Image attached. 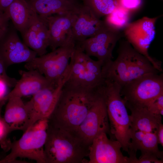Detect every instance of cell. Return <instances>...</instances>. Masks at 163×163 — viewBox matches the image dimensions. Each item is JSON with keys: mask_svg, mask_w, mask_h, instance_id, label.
I'll list each match as a JSON object with an SVG mask.
<instances>
[{"mask_svg": "<svg viewBox=\"0 0 163 163\" xmlns=\"http://www.w3.org/2000/svg\"><path fill=\"white\" fill-rule=\"evenodd\" d=\"M98 94L97 90L65 84L49 123L74 133L83 121Z\"/></svg>", "mask_w": 163, "mask_h": 163, "instance_id": "obj_1", "label": "cell"}, {"mask_svg": "<svg viewBox=\"0 0 163 163\" xmlns=\"http://www.w3.org/2000/svg\"><path fill=\"white\" fill-rule=\"evenodd\" d=\"M117 53L115 60L103 65L102 74L104 80L116 82L121 88L145 75L160 72L126 40L120 43Z\"/></svg>", "mask_w": 163, "mask_h": 163, "instance_id": "obj_2", "label": "cell"}, {"mask_svg": "<svg viewBox=\"0 0 163 163\" xmlns=\"http://www.w3.org/2000/svg\"><path fill=\"white\" fill-rule=\"evenodd\" d=\"M89 146L74 133L48 123L44 146L46 163H88Z\"/></svg>", "mask_w": 163, "mask_h": 163, "instance_id": "obj_3", "label": "cell"}, {"mask_svg": "<svg viewBox=\"0 0 163 163\" xmlns=\"http://www.w3.org/2000/svg\"><path fill=\"white\" fill-rule=\"evenodd\" d=\"M121 88L116 82L104 80V84L98 91L105 103L111 139L118 141L122 149L128 152L131 142V120L121 94Z\"/></svg>", "mask_w": 163, "mask_h": 163, "instance_id": "obj_4", "label": "cell"}, {"mask_svg": "<svg viewBox=\"0 0 163 163\" xmlns=\"http://www.w3.org/2000/svg\"><path fill=\"white\" fill-rule=\"evenodd\" d=\"M48 123L49 119H43L27 128L21 138L10 145V152L0 163H14L18 158H24L46 163L44 146Z\"/></svg>", "mask_w": 163, "mask_h": 163, "instance_id": "obj_5", "label": "cell"}, {"mask_svg": "<svg viewBox=\"0 0 163 163\" xmlns=\"http://www.w3.org/2000/svg\"><path fill=\"white\" fill-rule=\"evenodd\" d=\"M69 63L71 70L65 85L97 90L103 84L102 62L92 59L77 44H75Z\"/></svg>", "mask_w": 163, "mask_h": 163, "instance_id": "obj_6", "label": "cell"}, {"mask_svg": "<svg viewBox=\"0 0 163 163\" xmlns=\"http://www.w3.org/2000/svg\"><path fill=\"white\" fill-rule=\"evenodd\" d=\"M120 93L127 108H146L163 94V74L152 73L140 77L122 87Z\"/></svg>", "mask_w": 163, "mask_h": 163, "instance_id": "obj_7", "label": "cell"}, {"mask_svg": "<svg viewBox=\"0 0 163 163\" xmlns=\"http://www.w3.org/2000/svg\"><path fill=\"white\" fill-rule=\"evenodd\" d=\"M75 44V42H72L37 56L25 63L24 67L27 70L38 71L51 84L56 85L67 72Z\"/></svg>", "mask_w": 163, "mask_h": 163, "instance_id": "obj_8", "label": "cell"}, {"mask_svg": "<svg viewBox=\"0 0 163 163\" xmlns=\"http://www.w3.org/2000/svg\"><path fill=\"white\" fill-rule=\"evenodd\" d=\"M159 16L153 18L144 17L129 23L123 30V34L132 47L146 57L160 72L161 62L150 56L148 53L150 45L155 38V25Z\"/></svg>", "mask_w": 163, "mask_h": 163, "instance_id": "obj_9", "label": "cell"}, {"mask_svg": "<svg viewBox=\"0 0 163 163\" xmlns=\"http://www.w3.org/2000/svg\"><path fill=\"white\" fill-rule=\"evenodd\" d=\"M70 73V70L69 69L58 84L42 89L25 103L28 117L27 129L39 120L49 119L56 106Z\"/></svg>", "mask_w": 163, "mask_h": 163, "instance_id": "obj_10", "label": "cell"}, {"mask_svg": "<svg viewBox=\"0 0 163 163\" xmlns=\"http://www.w3.org/2000/svg\"><path fill=\"white\" fill-rule=\"evenodd\" d=\"M111 136L106 106L98 91L97 97L83 121L74 133L90 146L94 138L101 132Z\"/></svg>", "mask_w": 163, "mask_h": 163, "instance_id": "obj_11", "label": "cell"}, {"mask_svg": "<svg viewBox=\"0 0 163 163\" xmlns=\"http://www.w3.org/2000/svg\"><path fill=\"white\" fill-rule=\"evenodd\" d=\"M37 56V53L20 39L11 22L0 37V59L7 68L11 65L29 62Z\"/></svg>", "mask_w": 163, "mask_h": 163, "instance_id": "obj_12", "label": "cell"}, {"mask_svg": "<svg viewBox=\"0 0 163 163\" xmlns=\"http://www.w3.org/2000/svg\"><path fill=\"white\" fill-rule=\"evenodd\" d=\"M123 35L120 31L110 28L75 43L86 54L96 57L103 64L112 60L113 50Z\"/></svg>", "mask_w": 163, "mask_h": 163, "instance_id": "obj_13", "label": "cell"}, {"mask_svg": "<svg viewBox=\"0 0 163 163\" xmlns=\"http://www.w3.org/2000/svg\"><path fill=\"white\" fill-rule=\"evenodd\" d=\"M107 134L101 132L93 139L89 146L88 163H129V157L121 152L120 142L109 139Z\"/></svg>", "mask_w": 163, "mask_h": 163, "instance_id": "obj_14", "label": "cell"}, {"mask_svg": "<svg viewBox=\"0 0 163 163\" xmlns=\"http://www.w3.org/2000/svg\"><path fill=\"white\" fill-rule=\"evenodd\" d=\"M77 14H56L45 17L39 16L47 26L49 47L52 50L75 42L72 38V27Z\"/></svg>", "mask_w": 163, "mask_h": 163, "instance_id": "obj_15", "label": "cell"}, {"mask_svg": "<svg viewBox=\"0 0 163 163\" xmlns=\"http://www.w3.org/2000/svg\"><path fill=\"white\" fill-rule=\"evenodd\" d=\"M110 28L82 5L72 26L73 39L75 43L81 42Z\"/></svg>", "mask_w": 163, "mask_h": 163, "instance_id": "obj_16", "label": "cell"}, {"mask_svg": "<svg viewBox=\"0 0 163 163\" xmlns=\"http://www.w3.org/2000/svg\"><path fill=\"white\" fill-rule=\"evenodd\" d=\"M21 35L23 42L35 52L37 56L47 53L49 44L48 27L44 19L37 14Z\"/></svg>", "mask_w": 163, "mask_h": 163, "instance_id": "obj_17", "label": "cell"}, {"mask_svg": "<svg viewBox=\"0 0 163 163\" xmlns=\"http://www.w3.org/2000/svg\"><path fill=\"white\" fill-rule=\"evenodd\" d=\"M21 78L17 80L13 89L7 96L9 98L33 95L42 89L53 85L46 78L35 70H21Z\"/></svg>", "mask_w": 163, "mask_h": 163, "instance_id": "obj_18", "label": "cell"}, {"mask_svg": "<svg viewBox=\"0 0 163 163\" xmlns=\"http://www.w3.org/2000/svg\"><path fill=\"white\" fill-rule=\"evenodd\" d=\"M131 140L128 152L129 155H136L137 150L141 153L140 157H155L163 159V152L158 149L156 130L148 132L139 130L130 131Z\"/></svg>", "mask_w": 163, "mask_h": 163, "instance_id": "obj_19", "label": "cell"}, {"mask_svg": "<svg viewBox=\"0 0 163 163\" xmlns=\"http://www.w3.org/2000/svg\"><path fill=\"white\" fill-rule=\"evenodd\" d=\"M28 2L37 14L43 17L56 14H77L82 5L69 0H29Z\"/></svg>", "mask_w": 163, "mask_h": 163, "instance_id": "obj_20", "label": "cell"}, {"mask_svg": "<svg viewBox=\"0 0 163 163\" xmlns=\"http://www.w3.org/2000/svg\"><path fill=\"white\" fill-rule=\"evenodd\" d=\"M21 98L13 97L7 100L3 118L11 131L21 130L24 132L27 128L28 117Z\"/></svg>", "mask_w": 163, "mask_h": 163, "instance_id": "obj_21", "label": "cell"}, {"mask_svg": "<svg viewBox=\"0 0 163 163\" xmlns=\"http://www.w3.org/2000/svg\"><path fill=\"white\" fill-rule=\"evenodd\" d=\"M5 13L21 34L29 26L37 14L27 0H14Z\"/></svg>", "mask_w": 163, "mask_h": 163, "instance_id": "obj_22", "label": "cell"}, {"mask_svg": "<svg viewBox=\"0 0 163 163\" xmlns=\"http://www.w3.org/2000/svg\"><path fill=\"white\" fill-rule=\"evenodd\" d=\"M130 111V130L154 132L161 123V116L153 113L146 108L127 107Z\"/></svg>", "mask_w": 163, "mask_h": 163, "instance_id": "obj_23", "label": "cell"}, {"mask_svg": "<svg viewBox=\"0 0 163 163\" xmlns=\"http://www.w3.org/2000/svg\"><path fill=\"white\" fill-rule=\"evenodd\" d=\"M79 0L99 19L110 14L119 6L118 0Z\"/></svg>", "mask_w": 163, "mask_h": 163, "instance_id": "obj_24", "label": "cell"}, {"mask_svg": "<svg viewBox=\"0 0 163 163\" xmlns=\"http://www.w3.org/2000/svg\"><path fill=\"white\" fill-rule=\"evenodd\" d=\"M131 14L128 10L119 6L105 16L104 21L110 28L121 31L129 23Z\"/></svg>", "mask_w": 163, "mask_h": 163, "instance_id": "obj_25", "label": "cell"}, {"mask_svg": "<svg viewBox=\"0 0 163 163\" xmlns=\"http://www.w3.org/2000/svg\"><path fill=\"white\" fill-rule=\"evenodd\" d=\"M17 80L7 75H0V103L7 101V96L10 87H14Z\"/></svg>", "mask_w": 163, "mask_h": 163, "instance_id": "obj_26", "label": "cell"}, {"mask_svg": "<svg viewBox=\"0 0 163 163\" xmlns=\"http://www.w3.org/2000/svg\"><path fill=\"white\" fill-rule=\"evenodd\" d=\"M151 112L163 115V94L155 98L146 108Z\"/></svg>", "mask_w": 163, "mask_h": 163, "instance_id": "obj_27", "label": "cell"}, {"mask_svg": "<svg viewBox=\"0 0 163 163\" xmlns=\"http://www.w3.org/2000/svg\"><path fill=\"white\" fill-rule=\"evenodd\" d=\"M119 6L131 13L137 11L141 7L142 0H118Z\"/></svg>", "mask_w": 163, "mask_h": 163, "instance_id": "obj_28", "label": "cell"}, {"mask_svg": "<svg viewBox=\"0 0 163 163\" xmlns=\"http://www.w3.org/2000/svg\"><path fill=\"white\" fill-rule=\"evenodd\" d=\"M10 22L8 15L0 11V37L8 27Z\"/></svg>", "mask_w": 163, "mask_h": 163, "instance_id": "obj_29", "label": "cell"}, {"mask_svg": "<svg viewBox=\"0 0 163 163\" xmlns=\"http://www.w3.org/2000/svg\"><path fill=\"white\" fill-rule=\"evenodd\" d=\"M0 141L6 137L7 135L11 132L8 125L3 118L0 116Z\"/></svg>", "mask_w": 163, "mask_h": 163, "instance_id": "obj_30", "label": "cell"}, {"mask_svg": "<svg viewBox=\"0 0 163 163\" xmlns=\"http://www.w3.org/2000/svg\"><path fill=\"white\" fill-rule=\"evenodd\" d=\"M158 144L163 146V125L161 123L156 130Z\"/></svg>", "mask_w": 163, "mask_h": 163, "instance_id": "obj_31", "label": "cell"}, {"mask_svg": "<svg viewBox=\"0 0 163 163\" xmlns=\"http://www.w3.org/2000/svg\"><path fill=\"white\" fill-rule=\"evenodd\" d=\"M14 0H0V11L5 12L7 8Z\"/></svg>", "mask_w": 163, "mask_h": 163, "instance_id": "obj_32", "label": "cell"}, {"mask_svg": "<svg viewBox=\"0 0 163 163\" xmlns=\"http://www.w3.org/2000/svg\"><path fill=\"white\" fill-rule=\"evenodd\" d=\"M6 68L4 63L0 59V75H7L6 72Z\"/></svg>", "mask_w": 163, "mask_h": 163, "instance_id": "obj_33", "label": "cell"}, {"mask_svg": "<svg viewBox=\"0 0 163 163\" xmlns=\"http://www.w3.org/2000/svg\"><path fill=\"white\" fill-rule=\"evenodd\" d=\"M70 1L76 4L80 5L82 3L79 0H69Z\"/></svg>", "mask_w": 163, "mask_h": 163, "instance_id": "obj_34", "label": "cell"}, {"mask_svg": "<svg viewBox=\"0 0 163 163\" xmlns=\"http://www.w3.org/2000/svg\"><path fill=\"white\" fill-rule=\"evenodd\" d=\"M5 103L4 102L0 103V113H1V110L2 109V106Z\"/></svg>", "mask_w": 163, "mask_h": 163, "instance_id": "obj_35", "label": "cell"}, {"mask_svg": "<svg viewBox=\"0 0 163 163\" xmlns=\"http://www.w3.org/2000/svg\"><path fill=\"white\" fill-rule=\"evenodd\" d=\"M27 1H29V0H27Z\"/></svg>", "mask_w": 163, "mask_h": 163, "instance_id": "obj_36", "label": "cell"}]
</instances>
